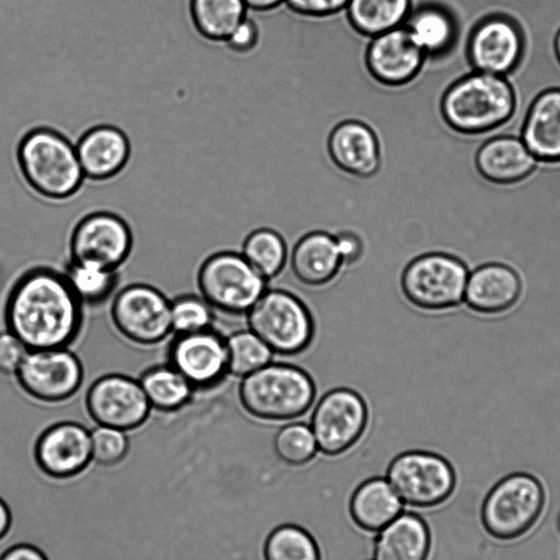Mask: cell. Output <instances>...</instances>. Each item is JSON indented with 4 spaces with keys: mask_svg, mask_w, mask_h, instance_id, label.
Returning <instances> with one entry per match:
<instances>
[{
    "mask_svg": "<svg viewBox=\"0 0 560 560\" xmlns=\"http://www.w3.org/2000/svg\"><path fill=\"white\" fill-rule=\"evenodd\" d=\"M83 306L63 272L37 266L12 284L3 322L28 350L68 348L82 329Z\"/></svg>",
    "mask_w": 560,
    "mask_h": 560,
    "instance_id": "obj_1",
    "label": "cell"
},
{
    "mask_svg": "<svg viewBox=\"0 0 560 560\" xmlns=\"http://www.w3.org/2000/svg\"><path fill=\"white\" fill-rule=\"evenodd\" d=\"M515 108V92L508 78L479 71L455 81L441 101L444 121L465 135L475 154L487 135L509 122Z\"/></svg>",
    "mask_w": 560,
    "mask_h": 560,
    "instance_id": "obj_2",
    "label": "cell"
},
{
    "mask_svg": "<svg viewBox=\"0 0 560 560\" xmlns=\"http://www.w3.org/2000/svg\"><path fill=\"white\" fill-rule=\"evenodd\" d=\"M238 400L256 419L285 421L303 416L312 406L316 388L311 375L288 363H268L242 378Z\"/></svg>",
    "mask_w": 560,
    "mask_h": 560,
    "instance_id": "obj_3",
    "label": "cell"
},
{
    "mask_svg": "<svg viewBox=\"0 0 560 560\" xmlns=\"http://www.w3.org/2000/svg\"><path fill=\"white\" fill-rule=\"evenodd\" d=\"M18 156L25 179L44 197L67 198L84 179L75 147L54 130L28 132L20 143Z\"/></svg>",
    "mask_w": 560,
    "mask_h": 560,
    "instance_id": "obj_4",
    "label": "cell"
},
{
    "mask_svg": "<svg viewBox=\"0 0 560 560\" xmlns=\"http://www.w3.org/2000/svg\"><path fill=\"white\" fill-rule=\"evenodd\" d=\"M545 503V488L538 478L528 472H513L499 480L486 494L480 521L492 538L515 540L536 525Z\"/></svg>",
    "mask_w": 560,
    "mask_h": 560,
    "instance_id": "obj_5",
    "label": "cell"
},
{
    "mask_svg": "<svg viewBox=\"0 0 560 560\" xmlns=\"http://www.w3.org/2000/svg\"><path fill=\"white\" fill-rule=\"evenodd\" d=\"M247 324L273 353L303 352L314 337V322L307 306L293 293L266 290L248 310Z\"/></svg>",
    "mask_w": 560,
    "mask_h": 560,
    "instance_id": "obj_6",
    "label": "cell"
},
{
    "mask_svg": "<svg viewBox=\"0 0 560 560\" xmlns=\"http://www.w3.org/2000/svg\"><path fill=\"white\" fill-rule=\"evenodd\" d=\"M468 267L458 257L441 252L425 253L404 268L400 287L405 298L428 312L454 308L464 301Z\"/></svg>",
    "mask_w": 560,
    "mask_h": 560,
    "instance_id": "obj_7",
    "label": "cell"
},
{
    "mask_svg": "<svg viewBox=\"0 0 560 560\" xmlns=\"http://www.w3.org/2000/svg\"><path fill=\"white\" fill-rule=\"evenodd\" d=\"M197 285L213 310L231 315L247 313L266 291V280L242 254L229 250L214 253L202 261Z\"/></svg>",
    "mask_w": 560,
    "mask_h": 560,
    "instance_id": "obj_8",
    "label": "cell"
},
{
    "mask_svg": "<svg viewBox=\"0 0 560 560\" xmlns=\"http://www.w3.org/2000/svg\"><path fill=\"white\" fill-rule=\"evenodd\" d=\"M386 479L402 503L422 509L444 503L456 486L450 462L427 451L398 454L387 467Z\"/></svg>",
    "mask_w": 560,
    "mask_h": 560,
    "instance_id": "obj_9",
    "label": "cell"
},
{
    "mask_svg": "<svg viewBox=\"0 0 560 560\" xmlns=\"http://www.w3.org/2000/svg\"><path fill=\"white\" fill-rule=\"evenodd\" d=\"M116 330L138 346H154L172 332L171 300L158 288L131 283L120 289L110 305Z\"/></svg>",
    "mask_w": 560,
    "mask_h": 560,
    "instance_id": "obj_10",
    "label": "cell"
},
{
    "mask_svg": "<svg viewBox=\"0 0 560 560\" xmlns=\"http://www.w3.org/2000/svg\"><path fill=\"white\" fill-rule=\"evenodd\" d=\"M15 377L30 397L46 404H59L79 392L84 369L69 348L28 350Z\"/></svg>",
    "mask_w": 560,
    "mask_h": 560,
    "instance_id": "obj_11",
    "label": "cell"
},
{
    "mask_svg": "<svg viewBox=\"0 0 560 560\" xmlns=\"http://www.w3.org/2000/svg\"><path fill=\"white\" fill-rule=\"evenodd\" d=\"M369 410L362 396L347 387L334 388L314 407L311 429L318 451L336 456L352 447L363 434Z\"/></svg>",
    "mask_w": 560,
    "mask_h": 560,
    "instance_id": "obj_12",
    "label": "cell"
},
{
    "mask_svg": "<svg viewBox=\"0 0 560 560\" xmlns=\"http://www.w3.org/2000/svg\"><path fill=\"white\" fill-rule=\"evenodd\" d=\"M85 408L96 425L132 431L150 418L152 408L139 380L121 373H108L88 388Z\"/></svg>",
    "mask_w": 560,
    "mask_h": 560,
    "instance_id": "obj_13",
    "label": "cell"
},
{
    "mask_svg": "<svg viewBox=\"0 0 560 560\" xmlns=\"http://www.w3.org/2000/svg\"><path fill=\"white\" fill-rule=\"evenodd\" d=\"M132 247L133 232L129 223L107 211L82 217L69 236L70 259L96 262L114 270L128 259Z\"/></svg>",
    "mask_w": 560,
    "mask_h": 560,
    "instance_id": "obj_14",
    "label": "cell"
},
{
    "mask_svg": "<svg viewBox=\"0 0 560 560\" xmlns=\"http://www.w3.org/2000/svg\"><path fill=\"white\" fill-rule=\"evenodd\" d=\"M166 360L196 392L218 387L229 374L225 338L213 328L175 335Z\"/></svg>",
    "mask_w": 560,
    "mask_h": 560,
    "instance_id": "obj_15",
    "label": "cell"
},
{
    "mask_svg": "<svg viewBox=\"0 0 560 560\" xmlns=\"http://www.w3.org/2000/svg\"><path fill=\"white\" fill-rule=\"evenodd\" d=\"M465 54L471 71L506 77L523 57L524 36L510 18L491 15L472 27Z\"/></svg>",
    "mask_w": 560,
    "mask_h": 560,
    "instance_id": "obj_16",
    "label": "cell"
},
{
    "mask_svg": "<svg viewBox=\"0 0 560 560\" xmlns=\"http://www.w3.org/2000/svg\"><path fill=\"white\" fill-rule=\"evenodd\" d=\"M427 54L417 45L405 25L372 37L365 50L371 75L387 86L411 82L421 71Z\"/></svg>",
    "mask_w": 560,
    "mask_h": 560,
    "instance_id": "obj_17",
    "label": "cell"
},
{
    "mask_svg": "<svg viewBox=\"0 0 560 560\" xmlns=\"http://www.w3.org/2000/svg\"><path fill=\"white\" fill-rule=\"evenodd\" d=\"M35 458L54 477L81 471L92 459L91 429L79 421L60 420L43 429L35 443Z\"/></svg>",
    "mask_w": 560,
    "mask_h": 560,
    "instance_id": "obj_18",
    "label": "cell"
},
{
    "mask_svg": "<svg viewBox=\"0 0 560 560\" xmlns=\"http://www.w3.org/2000/svg\"><path fill=\"white\" fill-rule=\"evenodd\" d=\"M328 155L334 165L357 178H370L381 167V149L373 129L358 120H346L330 132Z\"/></svg>",
    "mask_w": 560,
    "mask_h": 560,
    "instance_id": "obj_19",
    "label": "cell"
},
{
    "mask_svg": "<svg viewBox=\"0 0 560 560\" xmlns=\"http://www.w3.org/2000/svg\"><path fill=\"white\" fill-rule=\"evenodd\" d=\"M522 290L521 277L511 266L487 262L469 273L464 301L475 313L498 315L518 302Z\"/></svg>",
    "mask_w": 560,
    "mask_h": 560,
    "instance_id": "obj_20",
    "label": "cell"
},
{
    "mask_svg": "<svg viewBox=\"0 0 560 560\" xmlns=\"http://www.w3.org/2000/svg\"><path fill=\"white\" fill-rule=\"evenodd\" d=\"M476 167L486 180L493 184H513L526 178L538 161L523 140L513 135L487 138L475 156Z\"/></svg>",
    "mask_w": 560,
    "mask_h": 560,
    "instance_id": "obj_21",
    "label": "cell"
},
{
    "mask_svg": "<svg viewBox=\"0 0 560 560\" xmlns=\"http://www.w3.org/2000/svg\"><path fill=\"white\" fill-rule=\"evenodd\" d=\"M520 138L539 163L560 162V89L540 92L529 105Z\"/></svg>",
    "mask_w": 560,
    "mask_h": 560,
    "instance_id": "obj_22",
    "label": "cell"
},
{
    "mask_svg": "<svg viewBox=\"0 0 560 560\" xmlns=\"http://www.w3.org/2000/svg\"><path fill=\"white\" fill-rule=\"evenodd\" d=\"M84 177L98 180L117 174L130 153L126 135L114 126L101 125L86 131L75 144Z\"/></svg>",
    "mask_w": 560,
    "mask_h": 560,
    "instance_id": "obj_23",
    "label": "cell"
},
{
    "mask_svg": "<svg viewBox=\"0 0 560 560\" xmlns=\"http://www.w3.org/2000/svg\"><path fill=\"white\" fill-rule=\"evenodd\" d=\"M342 266L336 236L326 231L304 234L291 254L294 277L308 287H322L332 281Z\"/></svg>",
    "mask_w": 560,
    "mask_h": 560,
    "instance_id": "obj_24",
    "label": "cell"
},
{
    "mask_svg": "<svg viewBox=\"0 0 560 560\" xmlns=\"http://www.w3.org/2000/svg\"><path fill=\"white\" fill-rule=\"evenodd\" d=\"M431 534L425 521L416 513H400L378 532L373 547L374 560H427Z\"/></svg>",
    "mask_w": 560,
    "mask_h": 560,
    "instance_id": "obj_25",
    "label": "cell"
},
{
    "mask_svg": "<svg viewBox=\"0 0 560 560\" xmlns=\"http://www.w3.org/2000/svg\"><path fill=\"white\" fill-rule=\"evenodd\" d=\"M402 502L387 479L363 481L352 493L349 512L352 521L366 532H380L402 512Z\"/></svg>",
    "mask_w": 560,
    "mask_h": 560,
    "instance_id": "obj_26",
    "label": "cell"
},
{
    "mask_svg": "<svg viewBox=\"0 0 560 560\" xmlns=\"http://www.w3.org/2000/svg\"><path fill=\"white\" fill-rule=\"evenodd\" d=\"M427 58H441L455 46L457 26L444 9L423 5L412 10L404 24Z\"/></svg>",
    "mask_w": 560,
    "mask_h": 560,
    "instance_id": "obj_27",
    "label": "cell"
},
{
    "mask_svg": "<svg viewBox=\"0 0 560 560\" xmlns=\"http://www.w3.org/2000/svg\"><path fill=\"white\" fill-rule=\"evenodd\" d=\"M152 408L160 413H175L190 405L196 389L171 364H156L138 378Z\"/></svg>",
    "mask_w": 560,
    "mask_h": 560,
    "instance_id": "obj_28",
    "label": "cell"
},
{
    "mask_svg": "<svg viewBox=\"0 0 560 560\" xmlns=\"http://www.w3.org/2000/svg\"><path fill=\"white\" fill-rule=\"evenodd\" d=\"M346 12L353 28L372 38L404 25L411 5L410 0H349Z\"/></svg>",
    "mask_w": 560,
    "mask_h": 560,
    "instance_id": "obj_29",
    "label": "cell"
},
{
    "mask_svg": "<svg viewBox=\"0 0 560 560\" xmlns=\"http://www.w3.org/2000/svg\"><path fill=\"white\" fill-rule=\"evenodd\" d=\"M63 273L83 305L103 304L115 292L119 281L118 270L91 261L70 259Z\"/></svg>",
    "mask_w": 560,
    "mask_h": 560,
    "instance_id": "obj_30",
    "label": "cell"
},
{
    "mask_svg": "<svg viewBox=\"0 0 560 560\" xmlns=\"http://www.w3.org/2000/svg\"><path fill=\"white\" fill-rule=\"evenodd\" d=\"M196 27L205 37L225 40L246 16L243 0H192Z\"/></svg>",
    "mask_w": 560,
    "mask_h": 560,
    "instance_id": "obj_31",
    "label": "cell"
},
{
    "mask_svg": "<svg viewBox=\"0 0 560 560\" xmlns=\"http://www.w3.org/2000/svg\"><path fill=\"white\" fill-rule=\"evenodd\" d=\"M241 254L267 281L282 270L287 259V245L276 230L259 228L245 237Z\"/></svg>",
    "mask_w": 560,
    "mask_h": 560,
    "instance_id": "obj_32",
    "label": "cell"
},
{
    "mask_svg": "<svg viewBox=\"0 0 560 560\" xmlns=\"http://www.w3.org/2000/svg\"><path fill=\"white\" fill-rule=\"evenodd\" d=\"M265 560H320L316 540L303 527L283 524L270 532L264 545Z\"/></svg>",
    "mask_w": 560,
    "mask_h": 560,
    "instance_id": "obj_33",
    "label": "cell"
},
{
    "mask_svg": "<svg viewBox=\"0 0 560 560\" xmlns=\"http://www.w3.org/2000/svg\"><path fill=\"white\" fill-rule=\"evenodd\" d=\"M228 371L235 377H245L270 363L272 351L250 329L238 330L225 338Z\"/></svg>",
    "mask_w": 560,
    "mask_h": 560,
    "instance_id": "obj_34",
    "label": "cell"
},
{
    "mask_svg": "<svg viewBox=\"0 0 560 560\" xmlns=\"http://www.w3.org/2000/svg\"><path fill=\"white\" fill-rule=\"evenodd\" d=\"M272 448L278 460L292 467L310 463L318 451L311 427L301 422L278 429L272 436Z\"/></svg>",
    "mask_w": 560,
    "mask_h": 560,
    "instance_id": "obj_35",
    "label": "cell"
},
{
    "mask_svg": "<svg viewBox=\"0 0 560 560\" xmlns=\"http://www.w3.org/2000/svg\"><path fill=\"white\" fill-rule=\"evenodd\" d=\"M213 319V308L201 295L180 294L171 300V323L175 335L212 328Z\"/></svg>",
    "mask_w": 560,
    "mask_h": 560,
    "instance_id": "obj_36",
    "label": "cell"
},
{
    "mask_svg": "<svg viewBox=\"0 0 560 560\" xmlns=\"http://www.w3.org/2000/svg\"><path fill=\"white\" fill-rule=\"evenodd\" d=\"M129 447L128 432L112 427L96 425L91 429L92 459L109 465L124 458Z\"/></svg>",
    "mask_w": 560,
    "mask_h": 560,
    "instance_id": "obj_37",
    "label": "cell"
},
{
    "mask_svg": "<svg viewBox=\"0 0 560 560\" xmlns=\"http://www.w3.org/2000/svg\"><path fill=\"white\" fill-rule=\"evenodd\" d=\"M28 349L8 329L0 331V373L15 375Z\"/></svg>",
    "mask_w": 560,
    "mask_h": 560,
    "instance_id": "obj_38",
    "label": "cell"
},
{
    "mask_svg": "<svg viewBox=\"0 0 560 560\" xmlns=\"http://www.w3.org/2000/svg\"><path fill=\"white\" fill-rule=\"evenodd\" d=\"M285 2L301 14L324 16L343 10L349 0H285Z\"/></svg>",
    "mask_w": 560,
    "mask_h": 560,
    "instance_id": "obj_39",
    "label": "cell"
},
{
    "mask_svg": "<svg viewBox=\"0 0 560 560\" xmlns=\"http://www.w3.org/2000/svg\"><path fill=\"white\" fill-rule=\"evenodd\" d=\"M257 40L258 30L255 23L245 16L224 42L233 51L246 52L255 47Z\"/></svg>",
    "mask_w": 560,
    "mask_h": 560,
    "instance_id": "obj_40",
    "label": "cell"
},
{
    "mask_svg": "<svg viewBox=\"0 0 560 560\" xmlns=\"http://www.w3.org/2000/svg\"><path fill=\"white\" fill-rule=\"evenodd\" d=\"M340 252L342 265L357 262L363 254V242L352 231H341L335 235Z\"/></svg>",
    "mask_w": 560,
    "mask_h": 560,
    "instance_id": "obj_41",
    "label": "cell"
},
{
    "mask_svg": "<svg viewBox=\"0 0 560 560\" xmlns=\"http://www.w3.org/2000/svg\"><path fill=\"white\" fill-rule=\"evenodd\" d=\"M0 560H47L43 552L34 546L19 544L0 552Z\"/></svg>",
    "mask_w": 560,
    "mask_h": 560,
    "instance_id": "obj_42",
    "label": "cell"
},
{
    "mask_svg": "<svg viewBox=\"0 0 560 560\" xmlns=\"http://www.w3.org/2000/svg\"><path fill=\"white\" fill-rule=\"evenodd\" d=\"M11 524V514L7 503L0 498V540L7 535Z\"/></svg>",
    "mask_w": 560,
    "mask_h": 560,
    "instance_id": "obj_43",
    "label": "cell"
},
{
    "mask_svg": "<svg viewBox=\"0 0 560 560\" xmlns=\"http://www.w3.org/2000/svg\"><path fill=\"white\" fill-rule=\"evenodd\" d=\"M245 5L254 10H267L273 8L284 0H243Z\"/></svg>",
    "mask_w": 560,
    "mask_h": 560,
    "instance_id": "obj_44",
    "label": "cell"
},
{
    "mask_svg": "<svg viewBox=\"0 0 560 560\" xmlns=\"http://www.w3.org/2000/svg\"><path fill=\"white\" fill-rule=\"evenodd\" d=\"M553 50H555L556 59L560 65V28L557 32L555 40H553Z\"/></svg>",
    "mask_w": 560,
    "mask_h": 560,
    "instance_id": "obj_45",
    "label": "cell"
},
{
    "mask_svg": "<svg viewBox=\"0 0 560 560\" xmlns=\"http://www.w3.org/2000/svg\"><path fill=\"white\" fill-rule=\"evenodd\" d=\"M557 526H558V529L560 530V514L558 516Z\"/></svg>",
    "mask_w": 560,
    "mask_h": 560,
    "instance_id": "obj_46",
    "label": "cell"
}]
</instances>
